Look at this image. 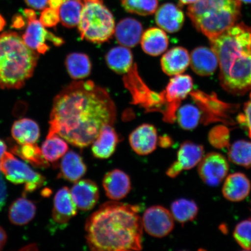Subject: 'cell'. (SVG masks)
Masks as SVG:
<instances>
[{
	"mask_svg": "<svg viewBox=\"0 0 251 251\" xmlns=\"http://www.w3.org/2000/svg\"><path fill=\"white\" fill-rule=\"evenodd\" d=\"M102 185L106 196L114 201L124 199L131 188L129 176L119 169L106 173L103 178Z\"/></svg>",
	"mask_w": 251,
	"mask_h": 251,
	"instance_id": "18",
	"label": "cell"
},
{
	"mask_svg": "<svg viewBox=\"0 0 251 251\" xmlns=\"http://www.w3.org/2000/svg\"><path fill=\"white\" fill-rule=\"evenodd\" d=\"M11 152L29 163L34 168L47 169L50 166L49 162L44 156L42 150L36 144H12Z\"/></svg>",
	"mask_w": 251,
	"mask_h": 251,
	"instance_id": "30",
	"label": "cell"
},
{
	"mask_svg": "<svg viewBox=\"0 0 251 251\" xmlns=\"http://www.w3.org/2000/svg\"><path fill=\"white\" fill-rule=\"evenodd\" d=\"M228 163L224 155L211 152L202 157L198 171L201 178L209 186H217L227 176Z\"/></svg>",
	"mask_w": 251,
	"mask_h": 251,
	"instance_id": "12",
	"label": "cell"
},
{
	"mask_svg": "<svg viewBox=\"0 0 251 251\" xmlns=\"http://www.w3.org/2000/svg\"><path fill=\"white\" fill-rule=\"evenodd\" d=\"M199 208L193 200L181 199L175 201L171 205V213L176 221L180 224L193 221L197 217Z\"/></svg>",
	"mask_w": 251,
	"mask_h": 251,
	"instance_id": "34",
	"label": "cell"
},
{
	"mask_svg": "<svg viewBox=\"0 0 251 251\" xmlns=\"http://www.w3.org/2000/svg\"><path fill=\"white\" fill-rule=\"evenodd\" d=\"M0 161V172L15 184H25L24 197L39 189L46 183V178L17 159L10 152L5 153Z\"/></svg>",
	"mask_w": 251,
	"mask_h": 251,
	"instance_id": "7",
	"label": "cell"
},
{
	"mask_svg": "<svg viewBox=\"0 0 251 251\" xmlns=\"http://www.w3.org/2000/svg\"><path fill=\"white\" fill-rule=\"evenodd\" d=\"M65 65L71 77L76 80L86 78L92 71V63L89 56L83 53L69 54L66 58Z\"/></svg>",
	"mask_w": 251,
	"mask_h": 251,
	"instance_id": "31",
	"label": "cell"
},
{
	"mask_svg": "<svg viewBox=\"0 0 251 251\" xmlns=\"http://www.w3.org/2000/svg\"><path fill=\"white\" fill-rule=\"evenodd\" d=\"M141 43L143 51L147 54L158 56L168 49L169 39L164 30L152 27L143 34Z\"/></svg>",
	"mask_w": 251,
	"mask_h": 251,
	"instance_id": "26",
	"label": "cell"
},
{
	"mask_svg": "<svg viewBox=\"0 0 251 251\" xmlns=\"http://www.w3.org/2000/svg\"><path fill=\"white\" fill-rule=\"evenodd\" d=\"M7 199V188L6 184L0 173V211L4 207Z\"/></svg>",
	"mask_w": 251,
	"mask_h": 251,
	"instance_id": "42",
	"label": "cell"
},
{
	"mask_svg": "<svg viewBox=\"0 0 251 251\" xmlns=\"http://www.w3.org/2000/svg\"><path fill=\"white\" fill-rule=\"evenodd\" d=\"M193 87V79L189 75H176L169 81L166 90L162 92L165 106L162 114L165 122L174 123L181 101L190 93Z\"/></svg>",
	"mask_w": 251,
	"mask_h": 251,
	"instance_id": "10",
	"label": "cell"
},
{
	"mask_svg": "<svg viewBox=\"0 0 251 251\" xmlns=\"http://www.w3.org/2000/svg\"><path fill=\"white\" fill-rule=\"evenodd\" d=\"M183 11L172 3H166L156 12L155 21L162 30L174 33L179 31L184 23Z\"/></svg>",
	"mask_w": 251,
	"mask_h": 251,
	"instance_id": "19",
	"label": "cell"
},
{
	"mask_svg": "<svg viewBox=\"0 0 251 251\" xmlns=\"http://www.w3.org/2000/svg\"><path fill=\"white\" fill-rule=\"evenodd\" d=\"M124 77L126 87L133 96L134 104H139L147 112H161L164 108V100L162 93L151 90L139 76L136 65Z\"/></svg>",
	"mask_w": 251,
	"mask_h": 251,
	"instance_id": "9",
	"label": "cell"
},
{
	"mask_svg": "<svg viewBox=\"0 0 251 251\" xmlns=\"http://www.w3.org/2000/svg\"><path fill=\"white\" fill-rule=\"evenodd\" d=\"M140 207L116 201L103 203L88 218L86 238L93 251L142 250Z\"/></svg>",
	"mask_w": 251,
	"mask_h": 251,
	"instance_id": "2",
	"label": "cell"
},
{
	"mask_svg": "<svg viewBox=\"0 0 251 251\" xmlns=\"http://www.w3.org/2000/svg\"><path fill=\"white\" fill-rule=\"evenodd\" d=\"M204 154L203 147L191 141H185L178 149L177 160L166 171L169 177H177L183 171L190 170L199 165Z\"/></svg>",
	"mask_w": 251,
	"mask_h": 251,
	"instance_id": "14",
	"label": "cell"
},
{
	"mask_svg": "<svg viewBox=\"0 0 251 251\" xmlns=\"http://www.w3.org/2000/svg\"><path fill=\"white\" fill-rule=\"evenodd\" d=\"M233 236L244 250H251V219L244 220L235 226Z\"/></svg>",
	"mask_w": 251,
	"mask_h": 251,
	"instance_id": "38",
	"label": "cell"
},
{
	"mask_svg": "<svg viewBox=\"0 0 251 251\" xmlns=\"http://www.w3.org/2000/svg\"><path fill=\"white\" fill-rule=\"evenodd\" d=\"M83 6V0H65L59 9V21L65 27H76L79 23Z\"/></svg>",
	"mask_w": 251,
	"mask_h": 251,
	"instance_id": "33",
	"label": "cell"
},
{
	"mask_svg": "<svg viewBox=\"0 0 251 251\" xmlns=\"http://www.w3.org/2000/svg\"><path fill=\"white\" fill-rule=\"evenodd\" d=\"M68 149L67 141L58 135L54 134L47 136L41 150L47 161L54 163L62 158Z\"/></svg>",
	"mask_w": 251,
	"mask_h": 251,
	"instance_id": "32",
	"label": "cell"
},
{
	"mask_svg": "<svg viewBox=\"0 0 251 251\" xmlns=\"http://www.w3.org/2000/svg\"><path fill=\"white\" fill-rule=\"evenodd\" d=\"M40 22L46 27L55 26L59 22V10L50 7L44 9L40 15Z\"/></svg>",
	"mask_w": 251,
	"mask_h": 251,
	"instance_id": "40",
	"label": "cell"
},
{
	"mask_svg": "<svg viewBox=\"0 0 251 251\" xmlns=\"http://www.w3.org/2000/svg\"><path fill=\"white\" fill-rule=\"evenodd\" d=\"M119 140L112 125L105 126L93 142L92 151L94 156L101 159L109 158L115 152Z\"/></svg>",
	"mask_w": 251,
	"mask_h": 251,
	"instance_id": "22",
	"label": "cell"
},
{
	"mask_svg": "<svg viewBox=\"0 0 251 251\" xmlns=\"http://www.w3.org/2000/svg\"><path fill=\"white\" fill-rule=\"evenodd\" d=\"M38 53L13 31L0 34V88L20 89L33 74Z\"/></svg>",
	"mask_w": 251,
	"mask_h": 251,
	"instance_id": "4",
	"label": "cell"
},
{
	"mask_svg": "<svg viewBox=\"0 0 251 251\" xmlns=\"http://www.w3.org/2000/svg\"><path fill=\"white\" fill-rule=\"evenodd\" d=\"M51 194V190L48 189V188H46V189L44 190L42 192L43 196L47 197L50 195Z\"/></svg>",
	"mask_w": 251,
	"mask_h": 251,
	"instance_id": "53",
	"label": "cell"
},
{
	"mask_svg": "<svg viewBox=\"0 0 251 251\" xmlns=\"http://www.w3.org/2000/svg\"><path fill=\"white\" fill-rule=\"evenodd\" d=\"M125 10L130 13L147 16L155 13L158 8V0H121Z\"/></svg>",
	"mask_w": 251,
	"mask_h": 251,
	"instance_id": "37",
	"label": "cell"
},
{
	"mask_svg": "<svg viewBox=\"0 0 251 251\" xmlns=\"http://www.w3.org/2000/svg\"><path fill=\"white\" fill-rule=\"evenodd\" d=\"M228 157L235 164L246 168H251V142L238 140L229 145Z\"/></svg>",
	"mask_w": 251,
	"mask_h": 251,
	"instance_id": "35",
	"label": "cell"
},
{
	"mask_svg": "<svg viewBox=\"0 0 251 251\" xmlns=\"http://www.w3.org/2000/svg\"><path fill=\"white\" fill-rule=\"evenodd\" d=\"M25 26V21L24 16L20 14L15 15L12 20V27L17 29H22Z\"/></svg>",
	"mask_w": 251,
	"mask_h": 251,
	"instance_id": "44",
	"label": "cell"
},
{
	"mask_svg": "<svg viewBox=\"0 0 251 251\" xmlns=\"http://www.w3.org/2000/svg\"><path fill=\"white\" fill-rule=\"evenodd\" d=\"M190 62V55L186 49L181 47L173 48L161 58L162 71L169 76H176L186 70Z\"/></svg>",
	"mask_w": 251,
	"mask_h": 251,
	"instance_id": "23",
	"label": "cell"
},
{
	"mask_svg": "<svg viewBox=\"0 0 251 251\" xmlns=\"http://www.w3.org/2000/svg\"><path fill=\"white\" fill-rule=\"evenodd\" d=\"M78 29L81 38L94 43H102L114 34L115 24L111 12L102 0H83Z\"/></svg>",
	"mask_w": 251,
	"mask_h": 251,
	"instance_id": "6",
	"label": "cell"
},
{
	"mask_svg": "<svg viewBox=\"0 0 251 251\" xmlns=\"http://www.w3.org/2000/svg\"><path fill=\"white\" fill-rule=\"evenodd\" d=\"M70 191L77 209L81 211H90L99 201V187L92 180L84 179L75 182Z\"/></svg>",
	"mask_w": 251,
	"mask_h": 251,
	"instance_id": "16",
	"label": "cell"
},
{
	"mask_svg": "<svg viewBox=\"0 0 251 251\" xmlns=\"http://www.w3.org/2000/svg\"><path fill=\"white\" fill-rule=\"evenodd\" d=\"M218 56L220 81L229 93L241 96L251 89V27L234 24L211 40Z\"/></svg>",
	"mask_w": 251,
	"mask_h": 251,
	"instance_id": "3",
	"label": "cell"
},
{
	"mask_svg": "<svg viewBox=\"0 0 251 251\" xmlns=\"http://www.w3.org/2000/svg\"><path fill=\"white\" fill-rule=\"evenodd\" d=\"M87 172V166L81 156L74 151H69L62 156L59 178L72 183L80 179Z\"/></svg>",
	"mask_w": 251,
	"mask_h": 251,
	"instance_id": "25",
	"label": "cell"
},
{
	"mask_svg": "<svg viewBox=\"0 0 251 251\" xmlns=\"http://www.w3.org/2000/svg\"><path fill=\"white\" fill-rule=\"evenodd\" d=\"M35 203L25 197L19 198L11 203L9 208L8 217L12 224L26 225L34 218L36 213Z\"/></svg>",
	"mask_w": 251,
	"mask_h": 251,
	"instance_id": "28",
	"label": "cell"
},
{
	"mask_svg": "<svg viewBox=\"0 0 251 251\" xmlns=\"http://www.w3.org/2000/svg\"><path fill=\"white\" fill-rule=\"evenodd\" d=\"M5 246V244H2V243L0 242V251L2 250L3 248H4Z\"/></svg>",
	"mask_w": 251,
	"mask_h": 251,
	"instance_id": "55",
	"label": "cell"
},
{
	"mask_svg": "<svg viewBox=\"0 0 251 251\" xmlns=\"http://www.w3.org/2000/svg\"><path fill=\"white\" fill-rule=\"evenodd\" d=\"M7 240V234L2 227L0 226V242L5 244Z\"/></svg>",
	"mask_w": 251,
	"mask_h": 251,
	"instance_id": "49",
	"label": "cell"
},
{
	"mask_svg": "<svg viewBox=\"0 0 251 251\" xmlns=\"http://www.w3.org/2000/svg\"><path fill=\"white\" fill-rule=\"evenodd\" d=\"M25 1L29 7L38 10L46 8L48 4V0H25Z\"/></svg>",
	"mask_w": 251,
	"mask_h": 251,
	"instance_id": "43",
	"label": "cell"
},
{
	"mask_svg": "<svg viewBox=\"0 0 251 251\" xmlns=\"http://www.w3.org/2000/svg\"><path fill=\"white\" fill-rule=\"evenodd\" d=\"M115 35L122 46L134 47L141 41L143 35V26L140 22L133 18H125L115 27Z\"/></svg>",
	"mask_w": 251,
	"mask_h": 251,
	"instance_id": "24",
	"label": "cell"
},
{
	"mask_svg": "<svg viewBox=\"0 0 251 251\" xmlns=\"http://www.w3.org/2000/svg\"><path fill=\"white\" fill-rule=\"evenodd\" d=\"M240 1L247 3V4H251V0H240Z\"/></svg>",
	"mask_w": 251,
	"mask_h": 251,
	"instance_id": "54",
	"label": "cell"
},
{
	"mask_svg": "<svg viewBox=\"0 0 251 251\" xmlns=\"http://www.w3.org/2000/svg\"><path fill=\"white\" fill-rule=\"evenodd\" d=\"M251 184L249 178L242 173H234L226 178L222 193L226 199L240 202L249 196Z\"/></svg>",
	"mask_w": 251,
	"mask_h": 251,
	"instance_id": "20",
	"label": "cell"
},
{
	"mask_svg": "<svg viewBox=\"0 0 251 251\" xmlns=\"http://www.w3.org/2000/svg\"><path fill=\"white\" fill-rule=\"evenodd\" d=\"M12 136L19 144H34L40 136L38 124L32 119L23 118L14 122L11 128Z\"/></svg>",
	"mask_w": 251,
	"mask_h": 251,
	"instance_id": "27",
	"label": "cell"
},
{
	"mask_svg": "<svg viewBox=\"0 0 251 251\" xmlns=\"http://www.w3.org/2000/svg\"><path fill=\"white\" fill-rule=\"evenodd\" d=\"M158 143L159 146L162 147H168L172 144V140L170 137L168 136H161L159 137V140H158Z\"/></svg>",
	"mask_w": 251,
	"mask_h": 251,
	"instance_id": "46",
	"label": "cell"
},
{
	"mask_svg": "<svg viewBox=\"0 0 251 251\" xmlns=\"http://www.w3.org/2000/svg\"><path fill=\"white\" fill-rule=\"evenodd\" d=\"M37 246L34 244H31L29 246L25 247L22 249L21 250L27 251V250H36Z\"/></svg>",
	"mask_w": 251,
	"mask_h": 251,
	"instance_id": "52",
	"label": "cell"
},
{
	"mask_svg": "<svg viewBox=\"0 0 251 251\" xmlns=\"http://www.w3.org/2000/svg\"><path fill=\"white\" fill-rule=\"evenodd\" d=\"M237 119L240 124L246 126L251 139V93L250 100L244 105V114L238 116Z\"/></svg>",
	"mask_w": 251,
	"mask_h": 251,
	"instance_id": "41",
	"label": "cell"
},
{
	"mask_svg": "<svg viewBox=\"0 0 251 251\" xmlns=\"http://www.w3.org/2000/svg\"><path fill=\"white\" fill-rule=\"evenodd\" d=\"M27 22L28 25L23 35V40L29 48L36 50L40 54H45L50 49V47L46 44L47 40L56 46H60L64 44V40L47 31L37 18Z\"/></svg>",
	"mask_w": 251,
	"mask_h": 251,
	"instance_id": "13",
	"label": "cell"
},
{
	"mask_svg": "<svg viewBox=\"0 0 251 251\" xmlns=\"http://www.w3.org/2000/svg\"><path fill=\"white\" fill-rule=\"evenodd\" d=\"M7 144H5L4 141L0 139V159H1L3 155L5 154V153L7 151Z\"/></svg>",
	"mask_w": 251,
	"mask_h": 251,
	"instance_id": "48",
	"label": "cell"
},
{
	"mask_svg": "<svg viewBox=\"0 0 251 251\" xmlns=\"http://www.w3.org/2000/svg\"><path fill=\"white\" fill-rule=\"evenodd\" d=\"M240 0H197L187 15L196 29L210 41L233 26L241 16Z\"/></svg>",
	"mask_w": 251,
	"mask_h": 251,
	"instance_id": "5",
	"label": "cell"
},
{
	"mask_svg": "<svg viewBox=\"0 0 251 251\" xmlns=\"http://www.w3.org/2000/svg\"><path fill=\"white\" fill-rule=\"evenodd\" d=\"M65 0H48V4L50 8L59 10Z\"/></svg>",
	"mask_w": 251,
	"mask_h": 251,
	"instance_id": "47",
	"label": "cell"
},
{
	"mask_svg": "<svg viewBox=\"0 0 251 251\" xmlns=\"http://www.w3.org/2000/svg\"><path fill=\"white\" fill-rule=\"evenodd\" d=\"M106 64L110 69L118 74L125 75L133 68V54L124 46L114 47L105 56Z\"/></svg>",
	"mask_w": 251,
	"mask_h": 251,
	"instance_id": "29",
	"label": "cell"
},
{
	"mask_svg": "<svg viewBox=\"0 0 251 251\" xmlns=\"http://www.w3.org/2000/svg\"><path fill=\"white\" fill-rule=\"evenodd\" d=\"M191 66L195 73L202 76H210L218 68L217 55L212 49L199 47L191 52Z\"/></svg>",
	"mask_w": 251,
	"mask_h": 251,
	"instance_id": "21",
	"label": "cell"
},
{
	"mask_svg": "<svg viewBox=\"0 0 251 251\" xmlns=\"http://www.w3.org/2000/svg\"><path fill=\"white\" fill-rule=\"evenodd\" d=\"M201 119V112L196 106L187 104L179 109L176 112V119L178 125L184 130L194 129Z\"/></svg>",
	"mask_w": 251,
	"mask_h": 251,
	"instance_id": "36",
	"label": "cell"
},
{
	"mask_svg": "<svg viewBox=\"0 0 251 251\" xmlns=\"http://www.w3.org/2000/svg\"><path fill=\"white\" fill-rule=\"evenodd\" d=\"M191 96L203 112L202 121L204 125L216 122H221L225 125L235 124L230 114L238 108L237 105L221 101L215 93L209 95L201 91H196L191 93Z\"/></svg>",
	"mask_w": 251,
	"mask_h": 251,
	"instance_id": "8",
	"label": "cell"
},
{
	"mask_svg": "<svg viewBox=\"0 0 251 251\" xmlns=\"http://www.w3.org/2000/svg\"><path fill=\"white\" fill-rule=\"evenodd\" d=\"M77 208L72 199L71 191L67 187L56 193L53 203L52 221L60 226H64L77 214Z\"/></svg>",
	"mask_w": 251,
	"mask_h": 251,
	"instance_id": "15",
	"label": "cell"
},
{
	"mask_svg": "<svg viewBox=\"0 0 251 251\" xmlns=\"http://www.w3.org/2000/svg\"><path fill=\"white\" fill-rule=\"evenodd\" d=\"M115 103L107 91L91 80L74 81L56 96L47 136L57 134L83 149L92 144L106 125L114 124Z\"/></svg>",
	"mask_w": 251,
	"mask_h": 251,
	"instance_id": "1",
	"label": "cell"
},
{
	"mask_svg": "<svg viewBox=\"0 0 251 251\" xmlns=\"http://www.w3.org/2000/svg\"><path fill=\"white\" fill-rule=\"evenodd\" d=\"M197 1V0H179L181 4L183 5L192 4Z\"/></svg>",
	"mask_w": 251,
	"mask_h": 251,
	"instance_id": "51",
	"label": "cell"
},
{
	"mask_svg": "<svg viewBox=\"0 0 251 251\" xmlns=\"http://www.w3.org/2000/svg\"><path fill=\"white\" fill-rule=\"evenodd\" d=\"M23 16L27 21L37 18L36 12L31 9H25L23 11Z\"/></svg>",
	"mask_w": 251,
	"mask_h": 251,
	"instance_id": "45",
	"label": "cell"
},
{
	"mask_svg": "<svg viewBox=\"0 0 251 251\" xmlns=\"http://www.w3.org/2000/svg\"><path fill=\"white\" fill-rule=\"evenodd\" d=\"M158 134L153 125L143 124L137 127L129 136L131 149L140 155L152 153L158 144Z\"/></svg>",
	"mask_w": 251,
	"mask_h": 251,
	"instance_id": "17",
	"label": "cell"
},
{
	"mask_svg": "<svg viewBox=\"0 0 251 251\" xmlns=\"http://www.w3.org/2000/svg\"><path fill=\"white\" fill-rule=\"evenodd\" d=\"M209 140L213 147L222 149L229 146V131L225 126L213 127L209 134Z\"/></svg>",
	"mask_w": 251,
	"mask_h": 251,
	"instance_id": "39",
	"label": "cell"
},
{
	"mask_svg": "<svg viewBox=\"0 0 251 251\" xmlns=\"http://www.w3.org/2000/svg\"><path fill=\"white\" fill-rule=\"evenodd\" d=\"M174 220L171 212L164 207L152 206L144 213L143 226L151 236L162 238L171 233L174 228Z\"/></svg>",
	"mask_w": 251,
	"mask_h": 251,
	"instance_id": "11",
	"label": "cell"
},
{
	"mask_svg": "<svg viewBox=\"0 0 251 251\" xmlns=\"http://www.w3.org/2000/svg\"><path fill=\"white\" fill-rule=\"evenodd\" d=\"M6 25V21L4 17L0 14V32L4 29V27Z\"/></svg>",
	"mask_w": 251,
	"mask_h": 251,
	"instance_id": "50",
	"label": "cell"
}]
</instances>
